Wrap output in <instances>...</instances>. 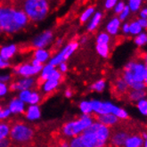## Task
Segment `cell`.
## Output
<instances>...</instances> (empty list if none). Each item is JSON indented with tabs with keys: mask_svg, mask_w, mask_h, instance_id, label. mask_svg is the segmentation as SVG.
Segmentation results:
<instances>
[{
	"mask_svg": "<svg viewBox=\"0 0 147 147\" xmlns=\"http://www.w3.org/2000/svg\"><path fill=\"white\" fill-rule=\"evenodd\" d=\"M32 59L37 60L40 63L44 64L48 60L51 59V53L47 49H35Z\"/></svg>",
	"mask_w": 147,
	"mask_h": 147,
	"instance_id": "23",
	"label": "cell"
},
{
	"mask_svg": "<svg viewBox=\"0 0 147 147\" xmlns=\"http://www.w3.org/2000/svg\"><path fill=\"white\" fill-rule=\"evenodd\" d=\"M136 107L141 115L147 118V97L137 102L136 103Z\"/></svg>",
	"mask_w": 147,
	"mask_h": 147,
	"instance_id": "34",
	"label": "cell"
},
{
	"mask_svg": "<svg viewBox=\"0 0 147 147\" xmlns=\"http://www.w3.org/2000/svg\"><path fill=\"white\" fill-rule=\"evenodd\" d=\"M147 97V90H131L127 94V98L130 102H135L136 103L142 99H144Z\"/></svg>",
	"mask_w": 147,
	"mask_h": 147,
	"instance_id": "22",
	"label": "cell"
},
{
	"mask_svg": "<svg viewBox=\"0 0 147 147\" xmlns=\"http://www.w3.org/2000/svg\"><path fill=\"white\" fill-rule=\"evenodd\" d=\"M63 38H58V39L55 41V47H61L63 46Z\"/></svg>",
	"mask_w": 147,
	"mask_h": 147,
	"instance_id": "55",
	"label": "cell"
},
{
	"mask_svg": "<svg viewBox=\"0 0 147 147\" xmlns=\"http://www.w3.org/2000/svg\"><path fill=\"white\" fill-rule=\"evenodd\" d=\"M111 135V128L96 120L80 135L85 147H107Z\"/></svg>",
	"mask_w": 147,
	"mask_h": 147,
	"instance_id": "1",
	"label": "cell"
},
{
	"mask_svg": "<svg viewBox=\"0 0 147 147\" xmlns=\"http://www.w3.org/2000/svg\"><path fill=\"white\" fill-rule=\"evenodd\" d=\"M93 113L96 116L103 114H112L116 116L119 120H127L129 119L128 111L111 101H102L97 99H92Z\"/></svg>",
	"mask_w": 147,
	"mask_h": 147,
	"instance_id": "4",
	"label": "cell"
},
{
	"mask_svg": "<svg viewBox=\"0 0 147 147\" xmlns=\"http://www.w3.org/2000/svg\"><path fill=\"white\" fill-rule=\"evenodd\" d=\"M69 144H70V147H85L81 141L80 136L71 138V140L69 141Z\"/></svg>",
	"mask_w": 147,
	"mask_h": 147,
	"instance_id": "37",
	"label": "cell"
},
{
	"mask_svg": "<svg viewBox=\"0 0 147 147\" xmlns=\"http://www.w3.org/2000/svg\"><path fill=\"white\" fill-rule=\"evenodd\" d=\"M92 115H81L79 119L67 121L62 126L61 134L66 138H73L80 136L94 121Z\"/></svg>",
	"mask_w": 147,
	"mask_h": 147,
	"instance_id": "6",
	"label": "cell"
},
{
	"mask_svg": "<svg viewBox=\"0 0 147 147\" xmlns=\"http://www.w3.org/2000/svg\"><path fill=\"white\" fill-rule=\"evenodd\" d=\"M129 135L130 133L126 128L116 127L114 130H111L109 144L111 147H123L125 141Z\"/></svg>",
	"mask_w": 147,
	"mask_h": 147,
	"instance_id": "12",
	"label": "cell"
},
{
	"mask_svg": "<svg viewBox=\"0 0 147 147\" xmlns=\"http://www.w3.org/2000/svg\"><path fill=\"white\" fill-rule=\"evenodd\" d=\"M146 76V69L141 60H130L123 67L121 78L130 86L136 82H144Z\"/></svg>",
	"mask_w": 147,
	"mask_h": 147,
	"instance_id": "5",
	"label": "cell"
},
{
	"mask_svg": "<svg viewBox=\"0 0 147 147\" xmlns=\"http://www.w3.org/2000/svg\"><path fill=\"white\" fill-rule=\"evenodd\" d=\"M56 147H70V144H69V142L66 140H61L56 145Z\"/></svg>",
	"mask_w": 147,
	"mask_h": 147,
	"instance_id": "51",
	"label": "cell"
},
{
	"mask_svg": "<svg viewBox=\"0 0 147 147\" xmlns=\"http://www.w3.org/2000/svg\"><path fill=\"white\" fill-rule=\"evenodd\" d=\"M61 82L57 80H48L44 82L40 83V91L44 94H50L51 93L55 92L58 86H60Z\"/></svg>",
	"mask_w": 147,
	"mask_h": 147,
	"instance_id": "18",
	"label": "cell"
},
{
	"mask_svg": "<svg viewBox=\"0 0 147 147\" xmlns=\"http://www.w3.org/2000/svg\"><path fill=\"white\" fill-rule=\"evenodd\" d=\"M88 36H83L81 38H80V40L79 41V43L80 44H81V45H85L86 42H88Z\"/></svg>",
	"mask_w": 147,
	"mask_h": 147,
	"instance_id": "53",
	"label": "cell"
},
{
	"mask_svg": "<svg viewBox=\"0 0 147 147\" xmlns=\"http://www.w3.org/2000/svg\"><path fill=\"white\" fill-rule=\"evenodd\" d=\"M126 5H127V4L124 1H118L116 5L113 8V13L118 16L120 13H121L125 9Z\"/></svg>",
	"mask_w": 147,
	"mask_h": 147,
	"instance_id": "39",
	"label": "cell"
},
{
	"mask_svg": "<svg viewBox=\"0 0 147 147\" xmlns=\"http://www.w3.org/2000/svg\"><path fill=\"white\" fill-rule=\"evenodd\" d=\"M42 99V94L38 91H31V94L29 100V105H38V103L41 102Z\"/></svg>",
	"mask_w": 147,
	"mask_h": 147,
	"instance_id": "35",
	"label": "cell"
},
{
	"mask_svg": "<svg viewBox=\"0 0 147 147\" xmlns=\"http://www.w3.org/2000/svg\"><path fill=\"white\" fill-rule=\"evenodd\" d=\"M144 142L139 134H130L126 139L123 147H143Z\"/></svg>",
	"mask_w": 147,
	"mask_h": 147,
	"instance_id": "21",
	"label": "cell"
},
{
	"mask_svg": "<svg viewBox=\"0 0 147 147\" xmlns=\"http://www.w3.org/2000/svg\"><path fill=\"white\" fill-rule=\"evenodd\" d=\"M12 80V76L10 74H0V82L1 83H8Z\"/></svg>",
	"mask_w": 147,
	"mask_h": 147,
	"instance_id": "46",
	"label": "cell"
},
{
	"mask_svg": "<svg viewBox=\"0 0 147 147\" xmlns=\"http://www.w3.org/2000/svg\"><path fill=\"white\" fill-rule=\"evenodd\" d=\"M38 84V80L35 78H20L13 81L9 85V90L11 91H23L30 90Z\"/></svg>",
	"mask_w": 147,
	"mask_h": 147,
	"instance_id": "11",
	"label": "cell"
},
{
	"mask_svg": "<svg viewBox=\"0 0 147 147\" xmlns=\"http://www.w3.org/2000/svg\"><path fill=\"white\" fill-rule=\"evenodd\" d=\"M72 94H73V93H72V90H71V88H67V89H65V91H64V96H65V97H67V98H71V97L72 96Z\"/></svg>",
	"mask_w": 147,
	"mask_h": 147,
	"instance_id": "52",
	"label": "cell"
},
{
	"mask_svg": "<svg viewBox=\"0 0 147 147\" xmlns=\"http://www.w3.org/2000/svg\"><path fill=\"white\" fill-rule=\"evenodd\" d=\"M7 108L12 114H24L26 111V105L18 97H14L9 102Z\"/></svg>",
	"mask_w": 147,
	"mask_h": 147,
	"instance_id": "15",
	"label": "cell"
},
{
	"mask_svg": "<svg viewBox=\"0 0 147 147\" xmlns=\"http://www.w3.org/2000/svg\"><path fill=\"white\" fill-rule=\"evenodd\" d=\"M141 61L143 62V63L144 64V66H145V69H146V76H145V78H144V84H145V86H147V52L146 53H144L142 55H141Z\"/></svg>",
	"mask_w": 147,
	"mask_h": 147,
	"instance_id": "44",
	"label": "cell"
},
{
	"mask_svg": "<svg viewBox=\"0 0 147 147\" xmlns=\"http://www.w3.org/2000/svg\"><path fill=\"white\" fill-rule=\"evenodd\" d=\"M17 51H18V47L15 44H10L4 46L0 48V56L4 60L9 62L10 60L16 55Z\"/></svg>",
	"mask_w": 147,
	"mask_h": 147,
	"instance_id": "17",
	"label": "cell"
},
{
	"mask_svg": "<svg viewBox=\"0 0 147 147\" xmlns=\"http://www.w3.org/2000/svg\"><path fill=\"white\" fill-rule=\"evenodd\" d=\"M17 7L18 5L0 3V34L13 35L22 30L15 21Z\"/></svg>",
	"mask_w": 147,
	"mask_h": 147,
	"instance_id": "2",
	"label": "cell"
},
{
	"mask_svg": "<svg viewBox=\"0 0 147 147\" xmlns=\"http://www.w3.org/2000/svg\"><path fill=\"white\" fill-rule=\"evenodd\" d=\"M139 23V25L141 26V28L144 30H147V19H141V18H138L136 20Z\"/></svg>",
	"mask_w": 147,
	"mask_h": 147,
	"instance_id": "50",
	"label": "cell"
},
{
	"mask_svg": "<svg viewBox=\"0 0 147 147\" xmlns=\"http://www.w3.org/2000/svg\"><path fill=\"white\" fill-rule=\"evenodd\" d=\"M30 94H31V90H23V91L19 92L18 98L26 105V103L29 102Z\"/></svg>",
	"mask_w": 147,
	"mask_h": 147,
	"instance_id": "36",
	"label": "cell"
},
{
	"mask_svg": "<svg viewBox=\"0 0 147 147\" xmlns=\"http://www.w3.org/2000/svg\"><path fill=\"white\" fill-rule=\"evenodd\" d=\"M79 109L83 115H92L93 108H92L91 100H82L79 103Z\"/></svg>",
	"mask_w": 147,
	"mask_h": 147,
	"instance_id": "26",
	"label": "cell"
},
{
	"mask_svg": "<svg viewBox=\"0 0 147 147\" xmlns=\"http://www.w3.org/2000/svg\"><path fill=\"white\" fill-rule=\"evenodd\" d=\"M34 136V128L24 122H15L11 126L9 138L13 144L27 145L33 140Z\"/></svg>",
	"mask_w": 147,
	"mask_h": 147,
	"instance_id": "7",
	"label": "cell"
},
{
	"mask_svg": "<svg viewBox=\"0 0 147 147\" xmlns=\"http://www.w3.org/2000/svg\"><path fill=\"white\" fill-rule=\"evenodd\" d=\"M112 90L116 96H127V92L129 91V86L121 77H119L112 84Z\"/></svg>",
	"mask_w": 147,
	"mask_h": 147,
	"instance_id": "14",
	"label": "cell"
},
{
	"mask_svg": "<svg viewBox=\"0 0 147 147\" xmlns=\"http://www.w3.org/2000/svg\"><path fill=\"white\" fill-rule=\"evenodd\" d=\"M121 24L122 22H120L118 16L112 17L105 26V32L108 33L111 37H116L120 32Z\"/></svg>",
	"mask_w": 147,
	"mask_h": 147,
	"instance_id": "13",
	"label": "cell"
},
{
	"mask_svg": "<svg viewBox=\"0 0 147 147\" xmlns=\"http://www.w3.org/2000/svg\"><path fill=\"white\" fill-rule=\"evenodd\" d=\"M43 66L44 65L34 66L31 64V63H25L15 65L13 71L15 75L21 76L22 78H33V76L40 74Z\"/></svg>",
	"mask_w": 147,
	"mask_h": 147,
	"instance_id": "9",
	"label": "cell"
},
{
	"mask_svg": "<svg viewBox=\"0 0 147 147\" xmlns=\"http://www.w3.org/2000/svg\"><path fill=\"white\" fill-rule=\"evenodd\" d=\"M117 2H118V0H106V1H105V5H103V6H105V8L106 10H111L114 8Z\"/></svg>",
	"mask_w": 147,
	"mask_h": 147,
	"instance_id": "42",
	"label": "cell"
},
{
	"mask_svg": "<svg viewBox=\"0 0 147 147\" xmlns=\"http://www.w3.org/2000/svg\"><path fill=\"white\" fill-rule=\"evenodd\" d=\"M106 85H107V83L105 79H100V80H97L96 81H94L90 86V89H91V91H94V92L102 93L105 90Z\"/></svg>",
	"mask_w": 147,
	"mask_h": 147,
	"instance_id": "30",
	"label": "cell"
},
{
	"mask_svg": "<svg viewBox=\"0 0 147 147\" xmlns=\"http://www.w3.org/2000/svg\"><path fill=\"white\" fill-rule=\"evenodd\" d=\"M111 37L105 31L100 32L96 36V44H111Z\"/></svg>",
	"mask_w": 147,
	"mask_h": 147,
	"instance_id": "33",
	"label": "cell"
},
{
	"mask_svg": "<svg viewBox=\"0 0 147 147\" xmlns=\"http://www.w3.org/2000/svg\"><path fill=\"white\" fill-rule=\"evenodd\" d=\"M143 147H147V140H145V141L144 142V145H143Z\"/></svg>",
	"mask_w": 147,
	"mask_h": 147,
	"instance_id": "56",
	"label": "cell"
},
{
	"mask_svg": "<svg viewBox=\"0 0 147 147\" xmlns=\"http://www.w3.org/2000/svg\"><path fill=\"white\" fill-rule=\"evenodd\" d=\"M96 50L100 57L103 59H107L110 57L111 47L109 44H96Z\"/></svg>",
	"mask_w": 147,
	"mask_h": 147,
	"instance_id": "25",
	"label": "cell"
},
{
	"mask_svg": "<svg viewBox=\"0 0 147 147\" xmlns=\"http://www.w3.org/2000/svg\"><path fill=\"white\" fill-rule=\"evenodd\" d=\"M54 40V32L47 30L41 32L31 40V47L34 49H46Z\"/></svg>",
	"mask_w": 147,
	"mask_h": 147,
	"instance_id": "10",
	"label": "cell"
},
{
	"mask_svg": "<svg viewBox=\"0 0 147 147\" xmlns=\"http://www.w3.org/2000/svg\"><path fill=\"white\" fill-rule=\"evenodd\" d=\"M120 31L124 36H129V22H122L121 27H120Z\"/></svg>",
	"mask_w": 147,
	"mask_h": 147,
	"instance_id": "43",
	"label": "cell"
},
{
	"mask_svg": "<svg viewBox=\"0 0 147 147\" xmlns=\"http://www.w3.org/2000/svg\"><path fill=\"white\" fill-rule=\"evenodd\" d=\"M11 124L5 121H0V141L9 138L11 131Z\"/></svg>",
	"mask_w": 147,
	"mask_h": 147,
	"instance_id": "28",
	"label": "cell"
},
{
	"mask_svg": "<svg viewBox=\"0 0 147 147\" xmlns=\"http://www.w3.org/2000/svg\"><path fill=\"white\" fill-rule=\"evenodd\" d=\"M144 30L141 28V26L139 25V23H138L136 20L129 22V36L136 37L137 35H139Z\"/></svg>",
	"mask_w": 147,
	"mask_h": 147,
	"instance_id": "29",
	"label": "cell"
},
{
	"mask_svg": "<svg viewBox=\"0 0 147 147\" xmlns=\"http://www.w3.org/2000/svg\"><path fill=\"white\" fill-rule=\"evenodd\" d=\"M94 13H96V7L94 6L90 5L88 7H86L80 16V23H85L86 22H88L92 18V16L94 15Z\"/></svg>",
	"mask_w": 147,
	"mask_h": 147,
	"instance_id": "27",
	"label": "cell"
},
{
	"mask_svg": "<svg viewBox=\"0 0 147 147\" xmlns=\"http://www.w3.org/2000/svg\"><path fill=\"white\" fill-rule=\"evenodd\" d=\"M134 44L137 47H144V46L147 45V34L145 31H143L142 33H140L139 35H137L136 37H134Z\"/></svg>",
	"mask_w": 147,
	"mask_h": 147,
	"instance_id": "32",
	"label": "cell"
},
{
	"mask_svg": "<svg viewBox=\"0 0 147 147\" xmlns=\"http://www.w3.org/2000/svg\"><path fill=\"white\" fill-rule=\"evenodd\" d=\"M138 17L141 19H147V5H143L138 12Z\"/></svg>",
	"mask_w": 147,
	"mask_h": 147,
	"instance_id": "45",
	"label": "cell"
},
{
	"mask_svg": "<svg viewBox=\"0 0 147 147\" xmlns=\"http://www.w3.org/2000/svg\"><path fill=\"white\" fill-rule=\"evenodd\" d=\"M22 8L28 16L30 22H40L48 15L50 4L47 0H26Z\"/></svg>",
	"mask_w": 147,
	"mask_h": 147,
	"instance_id": "3",
	"label": "cell"
},
{
	"mask_svg": "<svg viewBox=\"0 0 147 147\" xmlns=\"http://www.w3.org/2000/svg\"><path fill=\"white\" fill-rule=\"evenodd\" d=\"M11 112L8 110V108H4L1 107L0 108V121H4V120L7 119L11 116Z\"/></svg>",
	"mask_w": 147,
	"mask_h": 147,
	"instance_id": "40",
	"label": "cell"
},
{
	"mask_svg": "<svg viewBox=\"0 0 147 147\" xmlns=\"http://www.w3.org/2000/svg\"><path fill=\"white\" fill-rule=\"evenodd\" d=\"M130 14H131L130 10L128 9L127 5H126L125 9L118 15V17H119V19L120 20V22H127V20L129 18V16H130Z\"/></svg>",
	"mask_w": 147,
	"mask_h": 147,
	"instance_id": "38",
	"label": "cell"
},
{
	"mask_svg": "<svg viewBox=\"0 0 147 147\" xmlns=\"http://www.w3.org/2000/svg\"><path fill=\"white\" fill-rule=\"evenodd\" d=\"M144 1L143 0H128L127 5L128 9L130 10L131 13H136L140 11L142 6L144 5Z\"/></svg>",
	"mask_w": 147,
	"mask_h": 147,
	"instance_id": "31",
	"label": "cell"
},
{
	"mask_svg": "<svg viewBox=\"0 0 147 147\" xmlns=\"http://www.w3.org/2000/svg\"><path fill=\"white\" fill-rule=\"evenodd\" d=\"M55 69V67L54 66H52L51 64L49 63H47L46 65L43 66V69H42V71L39 74V78H38V84L39 85L40 83L42 82H44L46 80H48V78H49V75L51 74V72L53 71Z\"/></svg>",
	"mask_w": 147,
	"mask_h": 147,
	"instance_id": "24",
	"label": "cell"
},
{
	"mask_svg": "<svg viewBox=\"0 0 147 147\" xmlns=\"http://www.w3.org/2000/svg\"><path fill=\"white\" fill-rule=\"evenodd\" d=\"M96 121L110 128H112V127H116L119 124L120 120L116 116L112 114H103V115L96 116Z\"/></svg>",
	"mask_w": 147,
	"mask_h": 147,
	"instance_id": "16",
	"label": "cell"
},
{
	"mask_svg": "<svg viewBox=\"0 0 147 147\" xmlns=\"http://www.w3.org/2000/svg\"><path fill=\"white\" fill-rule=\"evenodd\" d=\"M58 68H59L58 71L61 72L62 74L68 71V64L66 63H62L61 64H59L58 65Z\"/></svg>",
	"mask_w": 147,
	"mask_h": 147,
	"instance_id": "49",
	"label": "cell"
},
{
	"mask_svg": "<svg viewBox=\"0 0 147 147\" xmlns=\"http://www.w3.org/2000/svg\"><path fill=\"white\" fill-rule=\"evenodd\" d=\"M139 135L141 136L142 139H143L144 141L147 140V130H143V131H141Z\"/></svg>",
	"mask_w": 147,
	"mask_h": 147,
	"instance_id": "54",
	"label": "cell"
},
{
	"mask_svg": "<svg viewBox=\"0 0 147 147\" xmlns=\"http://www.w3.org/2000/svg\"><path fill=\"white\" fill-rule=\"evenodd\" d=\"M146 34H147V32H146Z\"/></svg>",
	"mask_w": 147,
	"mask_h": 147,
	"instance_id": "57",
	"label": "cell"
},
{
	"mask_svg": "<svg viewBox=\"0 0 147 147\" xmlns=\"http://www.w3.org/2000/svg\"><path fill=\"white\" fill-rule=\"evenodd\" d=\"M12 144L13 143L10 140V138H6V139L0 141V147H11Z\"/></svg>",
	"mask_w": 147,
	"mask_h": 147,
	"instance_id": "48",
	"label": "cell"
},
{
	"mask_svg": "<svg viewBox=\"0 0 147 147\" xmlns=\"http://www.w3.org/2000/svg\"><path fill=\"white\" fill-rule=\"evenodd\" d=\"M10 62L8 61H5V60H4L1 56H0V69H2V70H4V69H7L10 67Z\"/></svg>",
	"mask_w": 147,
	"mask_h": 147,
	"instance_id": "47",
	"label": "cell"
},
{
	"mask_svg": "<svg viewBox=\"0 0 147 147\" xmlns=\"http://www.w3.org/2000/svg\"><path fill=\"white\" fill-rule=\"evenodd\" d=\"M103 18V13L101 11H96V13H94L92 16V18L89 20V22L86 26V30L88 32H94V30H96L97 28L99 27V25L102 22V20Z\"/></svg>",
	"mask_w": 147,
	"mask_h": 147,
	"instance_id": "19",
	"label": "cell"
},
{
	"mask_svg": "<svg viewBox=\"0 0 147 147\" xmlns=\"http://www.w3.org/2000/svg\"><path fill=\"white\" fill-rule=\"evenodd\" d=\"M8 92H9V86L7 84L0 82V97L6 96Z\"/></svg>",
	"mask_w": 147,
	"mask_h": 147,
	"instance_id": "41",
	"label": "cell"
},
{
	"mask_svg": "<svg viewBox=\"0 0 147 147\" xmlns=\"http://www.w3.org/2000/svg\"><path fill=\"white\" fill-rule=\"evenodd\" d=\"M80 43L77 40H72L70 43H68L66 46H64L58 53L54 55L53 57H51L49 60V64L52 66L56 67L59 64H61L62 63H66L67 60L70 58L74 52L79 48Z\"/></svg>",
	"mask_w": 147,
	"mask_h": 147,
	"instance_id": "8",
	"label": "cell"
},
{
	"mask_svg": "<svg viewBox=\"0 0 147 147\" xmlns=\"http://www.w3.org/2000/svg\"><path fill=\"white\" fill-rule=\"evenodd\" d=\"M25 118L30 121H35L40 119L41 117V110L38 105H30L26 108L25 111Z\"/></svg>",
	"mask_w": 147,
	"mask_h": 147,
	"instance_id": "20",
	"label": "cell"
}]
</instances>
